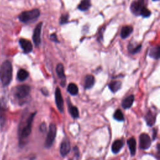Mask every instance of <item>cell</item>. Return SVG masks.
Here are the masks:
<instances>
[{
	"label": "cell",
	"mask_w": 160,
	"mask_h": 160,
	"mask_svg": "<svg viewBox=\"0 0 160 160\" xmlns=\"http://www.w3.org/2000/svg\"><path fill=\"white\" fill-rule=\"evenodd\" d=\"M94 82H95L94 77L93 75H91V74L87 75L84 80V88L86 90L91 89L94 86Z\"/></svg>",
	"instance_id": "cell-14"
},
{
	"label": "cell",
	"mask_w": 160,
	"mask_h": 160,
	"mask_svg": "<svg viewBox=\"0 0 160 160\" xmlns=\"http://www.w3.org/2000/svg\"><path fill=\"white\" fill-rule=\"evenodd\" d=\"M51 39L53 41H54L55 42H58V39H57V37H56V35L55 34H53V35H51Z\"/></svg>",
	"instance_id": "cell-30"
},
{
	"label": "cell",
	"mask_w": 160,
	"mask_h": 160,
	"mask_svg": "<svg viewBox=\"0 0 160 160\" xmlns=\"http://www.w3.org/2000/svg\"><path fill=\"white\" fill-rule=\"evenodd\" d=\"M68 110L70 112V114L71 115L73 118H78L80 114L78 109L76 107V106H72L70 103H68Z\"/></svg>",
	"instance_id": "cell-20"
},
{
	"label": "cell",
	"mask_w": 160,
	"mask_h": 160,
	"mask_svg": "<svg viewBox=\"0 0 160 160\" xmlns=\"http://www.w3.org/2000/svg\"><path fill=\"white\" fill-rule=\"evenodd\" d=\"M113 118L114 120L118 121H123L124 120L123 114L120 110H117L114 112L113 114Z\"/></svg>",
	"instance_id": "cell-25"
},
{
	"label": "cell",
	"mask_w": 160,
	"mask_h": 160,
	"mask_svg": "<svg viewBox=\"0 0 160 160\" xmlns=\"http://www.w3.org/2000/svg\"><path fill=\"white\" fill-rule=\"evenodd\" d=\"M141 45H138L135 47H133L130 44L129 45V51L131 53H132V54H134V53H136L138 52H139L141 49Z\"/></svg>",
	"instance_id": "cell-26"
},
{
	"label": "cell",
	"mask_w": 160,
	"mask_h": 160,
	"mask_svg": "<svg viewBox=\"0 0 160 160\" xmlns=\"http://www.w3.org/2000/svg\"><path fill=\"white\" fill-rule=\"evenodd\" d=\"M141 16H143V17H145V18H147V17H149L151 15V12L150 10H149L146 7L145 8H143L141 11V12H140V14Z\"/></svg>",
	"instance_id": "cell-27"
},
{
	"label": "cell",
	"mask_w": 160,
	"mask_h": 160,
	"mask_svg": "<svg viewBox=\"0 0 160 160\" xmlns=\"http://www.w3.org/2000/svg\"><path fill=\"white\" fill-rule=\"evenodd\" d=\"M40 15V12L38 9H34L31 11H27V12H24L21 13L18 18L20 21L23 23H28L29 21L36 19Z\"/></svg>",
	"instance_id": "cell-3"
},
{
	"label": "cell",
	"mask_w": 160,
	"mask_h": 160,
	"mask_svg": "<svg viewBox=\"0 0 160 160\" xmlns=\"http://www.w3.org/2000/svg\"><path fill=\"white\" fill-rule=\"evenodd\" d=\"M123 145H124V143L121 140H117L114 141L112 145V148H111L113 153L114 154L118 153L122 149V148L123 147Z\"/></svg>",
	"instance_id": "cell-15"
},
{
	"label": "cell",
	"mask_w": 160,
	"mask_h": 160,
	"mask_svg": "<svg viewBox=\"0 0 160 160\" xmlns=\"http://www.w3.org/2000/svg\"><path fill=\"white\" fill-rule=\"evenodd\" d=\"M110 90L113 92V93H116V91H118L121 87V83L120 81H115L110 83L108 85Z\"/></svg>",
	"instance_id": "cell-19"
},
{
	"label": "cell",
	"mask_w": 160,
	"mask_h": 160,
	"mask_svg": "<svg viewBox=\"0 0 160 160\" xmlns=\"http://www.w3.org/2000/svg\"><path fill=\"white\" fill-rule=\"evenodd\" d=\"M55 101H56V104L58 110L61 113H63L64 101H63L61 90L58 87H57L55 90Z\"/></svg>",
	"instance_id": "cell-9"
},
{
	"label": "cell",
	"mask_w": 160,
	"mask_h": 160,
	"mask_svg": "<svg viewBox=\"0 0 160 160\" xmlns=\"http://www.w3.org/2000/svg\"><path fill=\"white\" fill-rule=\"evenodd\" d=\"M149 55L150 57L154 58V59H159V46H156L155 47H153L151 48L150 51V53Z\"/></svg>",
	"instance_id": "cell-22"
},
{
	"label": "cell",
	"mask_w": 160,
	"mask_h": 160,
	"mask_svg": "<svg viewBox=\"0 0 160 160\" xmlns=\"http://www.w3.org/2000/svg\"><path fill=\"white\" fill-rule=\"evenodd\" d=\"M145 120L148 126H152L156 121V116L153 113V112L149 111L145 116Z\"/></svg>",
	"instance_id": "cell-17"
},
{
	"label": "cell",
	"mask_w": 160,
	"mask_h": 160,
	"mask_svg": "<svg viewBox=\"0 0 160 160\" xmlns=\"http://www.w3.org/2000/svg\"><path fill=\"white\" fill-rule=\"evenodd\" d=\"M148 0H134L132 3L130 9L134 15H140L141 9L146 7Z\"/></svg>",
	"instance_id": "cell-6"
},
{
	"label": "cell",
	"mask_w": 160,
	"mask_h": 160,
	"mask_svg": "<svg viewBox=\"0 0 160 160\" xmlns=\"http://www.w3.org/2000/svg\"><path fill=\"white\" fill-rule=\"evenodd\" d=\"M39 129L42 132H45L46 131V124L45 123H42L39 127Z\"/></svg>",
	"instance_id": "cell-29"
},
{
	"label": "cell",
	"mask_w": 160,
	"mask_h": 160,
	"mask_svg": "<svg viewBox=\"0 0 160 160\" xmlns=\"http://www.w3.org/2000/svg\"><path fill=\"white\" fill-rule=\"evenodd\" d=\"M56 131H57V128L56 125L53 123L50 124L49 126V131L47 135V138L45 143V146L46 148H49L52 146L55 139Z\"/></svg>",
	"instance_id": "cell-4"
},
{
	"label": "cell",
	"mask_w": 160,
	"mask_h": 160,
	"mask_svg": "<svg viewBox=\"0 0 160 160\" xmlns=\"http://www.w3.org/2000/svg\"><path fill=\"white\" fill-rule=\"evenodd\" d=\"M151 145V138L148 134L142 133L140 136V148L141 150H148Z\"/></svg>",
	"instance_id": "cell-7"
},
{
	"label": "cell",
	"mask_w": 160,
	"mask_h": 160,
	"mask_svg": "<svg viewBox=\"0 0 160 160\" xmlns=\"http://www.w3.org/2000/svg\"><path fill=\"white\" fill-rule=\"evenodd\" d=\"M19 44L25 53H29L33 50V45H32L31 43L26 39H20Z\"/></svg>",
	"instance_id": "cell-12"
},
{
	"label": "cell",
	"mask_w": 160,
	"mask_h": 160,
	"mask_svg": "<svg viewBox=\"0 0 160 160\" xmlns=\"http://www.w3.org/2000/svg\"><path fill=\"white\" fill-rule=\"evenodd\" d=\"M133 32V28L130 26H124L121 31V36L122 38L124 39L128 37Z\"/></svg>",
	"instance_id": "cell-18"
},
{
	"label": "cell",
	"mask_w": 160,
	"mask_h": 160,
	"mask_svg": "<svg viewBox=\"0 0 160 160\" xmlns=\"http://www.w3.org/2000/svg\"><path fill=\"white\" fill-rule=\"evenodd\" d=\"M67 90L68 93L73 96H75L78 93V88L77 85L74 83H70L68 85Z\"/></svg>",
	"instance_id": "cell-24"
},
{
	"label": "cell",
	"mask_w": 160,
	"mask_h": 160,
	"mask_svg": "<svg viewBox=\"0 0 160 160\" xmlns=\"http://www.w3.org/2000/svg\"><path fill=\"white\" fill-rule=\"evenodd\" d=\"M36 112L31 113L28 118L26 120V124L23 126L22 129L19 130V142L22 143L23 141L29 137L31 133L32 130V124H33V121L34 120V117L36 115Z\"/></svg>",
	"instance_id": "cell-2"
},
{
	"label": "cell",
	"mask_w": 160,
	"mask_h": 160,
	"mask_svg": "<svg viewBox=\"0 0 160 160\" xmlns=\"http://www.w3.org/2000/svg\"><path fill=\"white\" fill-rule=\"evenodd\" d=\"M30 92V87L27 84L19 85L16 87L15 95L18 99H24L27 97Z\"/></svg>",
	"instance_id": "cell-5"
},
{
	"label": "cell",
	"mask_w": 160,
	"mask_h": 160,
	"mask_svg": "<svg viewBox=\"0 0 160 160\" xmlns=\"http://www.w3.org/2000/svg\"><path fill=\"white\" fill-rule=\"evenodd\" d=\"M56 73L58 74V76L60 79L61 80V84L63 87H65V85L66 84V76L65 74V70H64V66L63 65V64L59 63L56 66Z\"/></svg>",
	"instance_id": "cell-11"
},
{
	"label": "cell",
	"mask_w": 160,
	"mask_h": 160,
	"mask_svg": "<svg viewBox=\"0 0 160 160\" xmlns=\"http://www.w3.org/2000/svg\"><path fill=\"white\" fill-rule=\"evenodd\" d=\"M153 1H159V0H153Z\"/></svg>",
	"instance_id": "cell-32"
},
{
	"label": "cell",
	"mask_w": 160,
	"mask_h": 160,
	"mask_svg": "<svg viewBox=\"0 0 160 160\" xmlns=\"http://www.w3.org/2000/svg\"><path fill=\"white\" fill-rule=\"evenodd\" d=\"M71 150V144L68 138H64L60 146V153L62 156H66Z\"/></svg>",
	"instance_id": "cell-8"
},
{
	"label": "cell",
	"mask_w": 160,
	"mask_h": 160,
	"mask_svg": "<svg viewBox=\"0 0 160 160\" xmlns=\"http://www.w3.org/2000/svg\"><path fill=\"white\" fill-rule=\"evenodd\" d=\"M41 28H42V23H39L35 28L34 32H33V40L34 43L37 46H38L41 43Z\"/></svg>",
	"instance_id": "cell-10"
},
{
	"label": "cell",
	"mask_w": 160,
	"mask_h": 160,
	"mask_svg": "<svg viewBox=\"0 0 160 160\" xmlns=\"http://www.w3.org/2000/svg\"><path fill=\"white\" fill-rule=\"evenodd\" d=\"M41 92H42L43 94L45 96H48V91L46 90V88H43L41 89Z\"/></svg>",
	"instance_id": "cell-31"
},
{
	"label": "cell",
	"mask_w": 160,
	"mask_h": 160,
	"mask_svg": "<svg viewBox=\"0 0 160 160\" xmlns=\"http://www.w3.org/2000/svg\"><path fill=\"white\" fill-rule=\"evenodd\" d=\"M127 144L128 145L129 150L130 151V154L132 156H134L136 151V141L134 138H131L128 140Z\"/></svg>",
	"instance_id": "cell-16"
},
{
	"label": "cell",
	"mask_w": 160,
	"mask_h": 160,
	"mask_svg": "<svg viewBox=\"0 0 160 160\" xmlns=\"http://www.w3.org/2000/svg\"><path fill=\"white\" fill-rule=\"evenodd\" d=\"M13 68L10 61H5L1 66L0 69V80L4 87H6L9 84L12 80Z\"/></svg>",
	"instance_id": "cell-1"
},
{
	"label": "cell",
	"mask_w": 160,
	"mask_h": 160,
	"mask_svg": "<svg viewBox=\"0 0 160 160\" xmlns=\"http://www.w3.org/2000/svg\"><path fill=\"white\" fill-rule=\"evenodd\" d=\"M28 77H29V73L25 70L21 69L18 72L17 78H18V80L20 81H23L26 80Z\"/></svg>",
	"instance_id": "cell-21"
},
{
	"label": "cell",
	"mask_w": 160,
	"mask_h": 160,
	"mask_svg": "<svg viewBox=\"0 0 160 160\" xmlns=\"http://www.w3.org/2000/svg\"><path fill=\"white\" fill-rule=\"evenodd\" d=\"M68 15H63L60 18V23L61 25H64L68 22Z\"/></svg>",
	"instance_id": "cell-28"
},
{
	"label": "cell",
	"mask_w": 160,
	"mask_h": 160,
	"mask_svg": "<svg viewBox=\"0 0 160 160\" xmlns=\"http://www.w3.org/2000/svg\"><path fill=\"white\" fill-rule=\"evenodd\" d=\"M91 6L90 0H82L78 6V9L81 11H87Z\"/></svg>",
	"instance_id": "cell-23"
},
{
	"label": "cell",
	"mask_w": 160,
	"mask_h": 160,
	"mask_svg": "<svg viewBox=\"0 0 160 160\" xmlns=\"http://www.w3.org/2000/svg\"><path fill=\"white\" fill-rule=\"evenodd\" d=\"M134 100V97L133 94H131L128 96V97L123 100L122 102V107L124 109L130 108L133 104Z\"/></svg>",
	"instance_id": "cell-13"
}]
</instances>
